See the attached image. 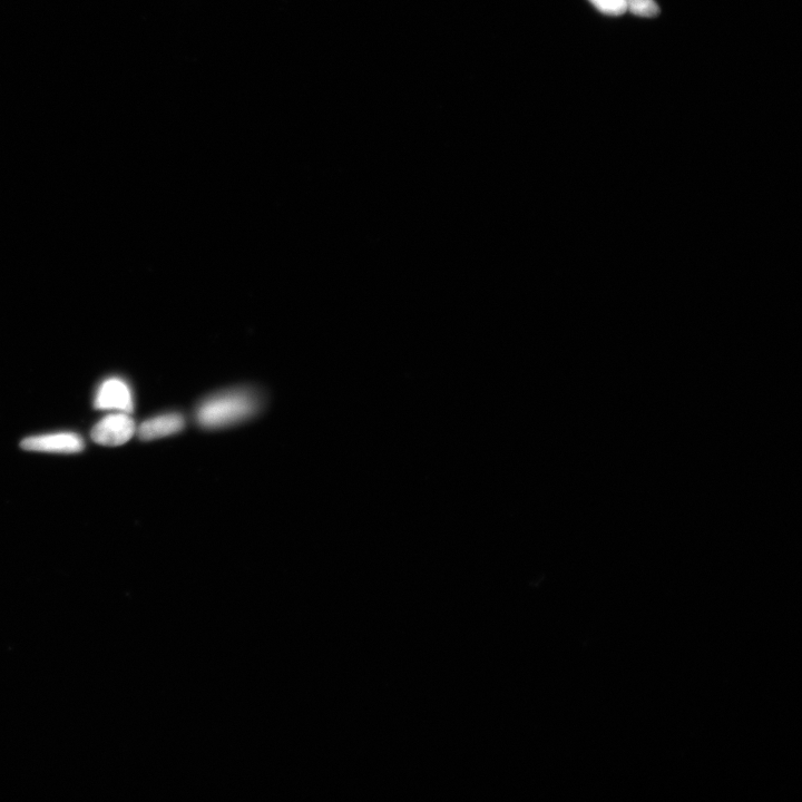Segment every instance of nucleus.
Returning <instances> with one entry per match:
<instances>
[{
  "instance_id": "nucleus-1",
  "label": "nucleus",
  "mask_w": 802,
  "mask_h": 802,
  "mask_svg": "<svg viewBox=\"0 0 802 802\" xmlns=\"http://www.w3.org/2000/svg\"><path fill=\"white\" fill-rule=\"evenodd\" d=\"M258 399L250 391L237 390L205 400L197 418L205 428H221L247 419L257 412Z\"/></svg>"
},
{
  "instance_id": "nucleus-2",
  "label": "nucleus",
  "mask_w": 802,
  "mask_h": 802,
  "mask_svg": "<svg viewBox=\"0 0 802 802\" xmlns=\"http://www.w3.org/2000/svg\"><path fill=\"white\" fill-rule=\"evenodd\" d=\"M136 427L130 414L117 412L104 417L92 429V439L103 446H121L134 436Z\"/></svg>"
},
{
  "instance_id": "nucleus-3",
  "label": "nucleus",
  "mask_w": 802,
  "mask_h": 802,
  "mask_svg": "<svg viewBox=\"0 0 802 802\" xmlns=\"http://www.w3.org/2000/svg\"><path fill=\"white\" fill-rule=\"evenodd\" d=\"M21 446L29 452L76 454L83 451L85 444L80 435L63 432L28 437Z\"/></svg>"
},
{
  "instance_id": "nucleus-4",
  "label": "nucleus",
  "mask_w": 802,
  "mask_h": 802,
  "mask_svg": "<svg viewBox=\"0 0 802 802\" xmlns=\"http://www.w3.org/2000/svg\"><path fill=\"white\" fill-rule=\"evenodd\" d=\"M94 406L96 409L131 414L134 407L132 390L121 378L106 379L97 390Z\"/></svg>"
},
{
  "instance_id": "nucleus-5",
  "label": "nucleus",
  "mask_w": 802,
  "mask_h": 802,
  "mask_svg": "<svg viewBox=\"0 0 802 802\" xmlns=\"http://www.w3.org/2000/svg\"><path fill=\"white\" fill-rule=\"evenodd\" d=\"M184 426V418L180 414H165L146 420L138 434L143 440H154L179 433Z\"/></svg>"
},
{
  "instance_id": "nucleus-6",
  "label": "nucleus",
  "mask_w": 802,
  "mask_h": 802,
  "mask_svg": "<svg viewBox=\"0 0 802 802\" xmlns=\"http://www.w3.org/2000/svg\"><path fill=\"white\" fill-rule=\"evenodd\" d=\"M628 12L640 17H654L660 12L654 0H624Z\"/></svg>"
},
{
  "instance_id": "nucleus-7",
  "label": "nucleus",
  "mask_w": 802,
  "mask_h": 802,
  "mask_svg": "<svg viewBox=\"0 0 802 802\" xmlns=\"http://www.w3.org/2000/svg\"><path fill=\"white\" fill-rule=\"evenodd\" d=\"M604 15L621 16L628 12L624 0H589Z\"/></svg>"
}]
</instances>
